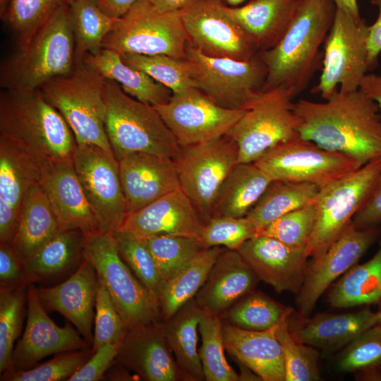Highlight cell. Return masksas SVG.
I'll list each match as a JSON object with an SVG mask.
<instances>
[{
	"label": "cell",
	"instance_id": "6da1fadb",
	"mask_svg": "<svg viewBox=\"0 0 381 381\" xmlns=\"http://www.w3.org/2000/svg\"><path fill=\"white\" fill-rule=\"evenodd\" d=\"M301 138L364 165L381 159V114L359 89L336 90L325 102H294Z\"/></svg>",
	"mask_w": 381,
	"mask_h": 381
},
{
	"label": "cell",
	"instance_id": "7a4b0ae2",
	"mask_svg": "<svg viewBox=\"0 0 381 381\" xmlns=\"http://www.w3.org/2000/svg\"><path fill=\"white\" fill-rule=\"evenodd\" d=\"M337 11L333 0H301L287 31L273 48L258 53L267 68L262 91L277 87L296 97L322 69L325 43Z\"/></svg>",
	"mask_w": 381,
	"mask_h": 381
},
{
	"label": "cell",
	"instance_id": "3957f363",
	"mask_svg": "<svg viewBox=\"0 0 381 381\" xmlns=\"http://www.w3.org/2000/svg\"><path fill=\"white\" fill-rule=\"evenodd\" d=\"M0 134L22 146L37 161L73 158L75 136L40 89L2 90Z\"/></svg>",
	"mask_w": 381,
	"mask_h": 381
},
{
	"label": "cell",
	"instance_id": "277c9868",
	"mask_svg": "<svg viewBox=\"0 0 381 381\" xmlns=\"http://www.w3.org/2000/svg\"><path fill=\"white\" fill-rule=\"evenodd\" d=\"M75 39L69 6L58 9L1 66L2 90H32L75 68Z\"/></svg>",
	"mask_w": 381,
	"mask_h": 381
},
{
	"label": "cell",
	"instance_id": "5b68a950",
	"mask_svg": "<svg viewBox=\"0 0 381 381\" xmlns=\"http://www.w3.org/2000/svg\"><path fill=\"white\" fill-rule=\"evenodd\" d=\"M105 128L117 160L133 152H148L174 159L181 147L154 106L126 94L105 79Z\"/></svg>",
	"mask_w": 381,
	"mask_h": 381
},
{
	"label": "cell",
	"instance_id": "8992f818",
	"mask_svg": "<svg viewBox=\"0 0 381 381\" xmlns=\"http://www.w3.org/2000/svg\"><path fill=\"white\" fill-rule=\"evenodd\" d=\"M104 84L105 79L80 63L70 73L48 80L40 89L63 116L78 145L113 152L105 128Z\"/></svg>",
	"mask_w": 381,
	"mask_h": 381
},
{
	"label": "cell",
	"instance_id": "52a82bcc",
	"mask_svg": "<svg viewBox=\"0 0 381 381\" xmlns=\"http://www.w3.org/2000/svg\"><path fill=\"white\" fill-rule=\"evenodd\" d=\"M188 36L179 11H159L148 0H138L104 37L102 48L119 53L186 58Z\"/></svg>",
	"mask_w": 381,
	"mask_h": 381
},
{
	"label": "cell",
	"instance_id": "ba28073f",
	"mask_svg": "<svg viewBox=\"0 0 381 381\" xmlns=\"http://www.w3.org/2000/svg\"><path fill=\"white\" fill-rule=\"evenodd\" d=\"M84 258L95 267L127 329L162 320L158 299L122 260L113 234L85 235Z\"/></svg>",
	"mask_w": 381,
	"mask_h": 381
},
{
	"label": "cell",
	"instance_id": "9c48e42d",
	"mask_svg": "<svg viewBox=\"0 0 381 381\" xmlns=\"http://www.w3.org/2000/svg\"><path fill=\"white\" fill-rule=\"evenodd\" d=\"M381 174V159L371 161L320 188L314 203L316 220L306 247L316 258L339 238L373 193Z\"/></svg>",
	"mask_w": 381,
	"mask_h": 381
},
{
	"label": "cell",
	"instance_id": "30bf717a",
	"mask_svg": "<svg viewBox=\"0 0 381 381\" xmlns=\"http://www.w3.org/2000/svg\"><path fill=\"white\" fill-rule=\"evenodd\" d=\"M293 92L282 86L262 91L226 134L238 147V162H255L276 145L299 135Z\"/></svg>",
	"mask_w": 381,
	"mask_h": 381
},
{
	"label": "cell",
	"instance_id": "8fae6325",
	"mask_svg": "<svg viewBox=\"0 0 381 381\" xmlns=\"http://www.w3.org/2000/svg\"><path fill=\"white\" fill-rule=\"evenodd\" d=\"M185 59L196 87L218 106L247 110L262 91L267 68L258 54L246 61L212 57L188 42Z\"/></svg>",
	"mask_w": 381,
	"mask_h": 381
},
{
	"label": "cell",
	"instance_id": "7c38bea8",
	"mask_svg": "<svg viewBox=\"0 0 381 381\" xmlns=\"http://www.w3.org/2000/svg\"><path fill=\"white\" fill-rule=\"evenodd\" d=\"M369 25L337 8L332 28L324 43V55L318 83L311 92L327 99L336 90L359 89L368 69Z\"/></svg>",
	"mask_w": 381,
	"mask_h": 381
},
{
	"label": "cell",
	"instance_id": "4fadbf2b",
	"mask_svg": "<svg viewBox=\"0 0 381 381\" xmlns=\"http://www.w3.org/2000/svg\"><path fill=\"white\" fill-rule=\"evenodd\" d=\"M180 188L206 222L225 179L238 162V147L228 135L181 147L174 159Z\"/></svg>",
	"mask_w": 381,
	"mask_h": 381
},
{
	"label": "cell",
	"instance_id": "5bb4252c",
	"mask_svg": "<svg viewBox=\"0 0 381 381\" xmlns=\"http://www.w3.org/2000/svg\"><path fill=\"white\" fill-rule=\"evenodd\" d=\"M255 163L273 181L308 183L323 188L363 165L298 135L272 147Z\"/></svg>",
	"mask_w": 381,
	"mask_h": 381
},
{
	"label": "cell",
	"instance_id": "9a60e30c",
	"mask_svg": "<svg viewBox=\"0 0 381 381\" xmlns=\"http://www.w3.org/2000/svg\"><path fill=\"white\" fill-rule=\"evenodd\" d=\"M73 162L100 231L111 234L119 231L127 212L119 161L114 152L94 145L77 144Z\"/></svg>",
	"mask_w": 381,
	"mask_h": 381
},
{
	"label": "cell",
	"instance_id": "2e32d148",
	"mask_svg": "<svg viewBox=\"0 0 381 381\" xmlns=\"http://www.w3.org/2000/svg\"><path fill=\"white\" fill-rule=\"evenodd\" d=\"M179 13L188 42L207 56L246 61L259 52L222 0H190Z\"/></svg>",
	"mask_w": 381,
	"mask_h": 381
},
{
	"label": "cell",
	"instance_id": "e0dca14e",
	"mask_svg": "<svg viewBox=\"0 0 381 381\" xmlns=\"http://www.w3.org/2000/svg\"><path fill=\"white\" fill-rule=\"evenodd\" d=\"M154 107L181 147L226 135L246 111L218 106L195 87Z\"/></svg>",
	"mask_w": 381,
	"mask_h": 381
},
{
	"label": "cell",
	"instance_id": "ac0fdd59",
	"mask_svg": "<svg viewBox=\"0 0 381 381\" xmlns=\"http://www.w3.org/2000/svg\"><path fill=\"white\" fill-rule=\"evenodd\" d=\"M380 234L379 226L359 229L351 222L326 251L308 262L296 300L301 315L308 316L312 312L323 293L358 263Z\"/></svg>",
	"mask_w": 381,
	"mask_h": 381
},
{
	"label": "cell",
	"instance_id": "d6986e66",
	"mask_svg": "<svg viewBox=\"0 0 381 381\" xmlns=\"http://www.w3.org/2000/svg\"><path fill=\"white\" fill-rule=\"evenodd\" d=\"M27 302L25 329L13 349L11 365L6 371L30 369L47 356L89 348L88 342L71 325L59 327L54 322L32 284L28 286Z\"/></svg>",
	"mask_w": 381,
	"mask_h": 381
},
{
	"label": "cell",
	"instance_id": "ffe728a7",
	"mask_svg": "<svg viewBox=\"0 0 381 381\" xmlns=\"http://www.w3.org/2000/svg\"><path fill=\"white\" fill-rule=\"evenodd\" d=\"M114 363L133 372L140 380H184L162 320L128 329Z\"/></svg>",
	"mask_w": 381,
	"mask_h": 381
},
{
	"label": "cell",
	"instance_id": "44dd1931",
	"mask_svg": "<svg viewBox=\"0 0 381 381\" xmlns=\"http://www.w3.org/2000/svg\"><path fill=\"white\" fill-rule=\"evenodd\" d=\"M37 162L40 171L39 183L61 229H78L84 235L102 232L76 174L73 158Z\"/></svg>",
	"mask_w": 381,
	"mask_h": 381
},
{
	"label": "cell",
	"instance_id": "7402d4cb",
	"mask_svg": "<svg viewBox=\"0 0 381 381\" xmlns=\"http://www.w3.org/2000/svg\"><path fill=\"white\" fill-rule=\"evenodd\" d=\"M40 176L36 159L0 134V243L11 244L25 200Z\"/></svg>",
	"mask_w": 381,
	"mask_h": 381
},
{
	"label": "cell",
	"instance_id": "603a6c76",
	"mask_svg": "<svg viewBox=\"0 0 381 381\" xmlns=\"http://www.w3.org/2000/svg\"><path fill=\"white\" fill-rule=\"evenodd\" d=\"M260 281L277 292L297 294L303 284L308 258L305 248H296L281 241L258 234L237 250Z\"/></svg>",
	"mask_w": 381,
	"mask_h": 381
},
{
	"label": "cell",
	"instance_id": "cb8c5ba5",
	"mask_svg": "<svg viewBox=\"0 0 381 381\" xmlns=\"http://www.w3.org/2000/svg\"><path fill=\"white\" fill-rule=\"evenodd\" d=\"M127 216L180 188L173 158L133 152L119 160Z\"/></svg>",
	"mask_w": 381,
	"mask_h": 381
},
{
	"label": "cell",
	"instance_id": "d4e9b609",
	"mask_svg": "<svg viewBox=\"0 0 381 381\" xmlns=\"http://www.w3.org/2000/svg\"><path fill=\"white\" fill-rule=\"evenodd\" d=\"M205 222L181 190H174L128 215L120 230L140 238L170 234L200 240Z\"/></svg>",
	"mask_w": 381,
	"mask_h": 381
},
{
	"label": "cell",
	"instance_id": "484cf974",
	"mask_svg": "<svg viewBox=\"0 0 381 381\" xmlns=\"http://www.w3.org/2000/svg\"><path fill=\"white\" fill-rule=\"evenodd\" d=\"M98 277L93 265L85 258L64 282L52 287L37 288L46 310L56 311L72 323L90 345L92 344L94 307Z\"/></svg>",
	"mask_w": 381,
	"mask_h": 381
},
{
	"label": "cell",
	"instance_id": "4316f807",
	"mask_svg": "<svg viewBox=\"0 0 381 381\" xmlns=\"http://www.w3.org/2000/svg\"><path fill=\"white\" fill-rule=\"evenodd\" d=\"M259 281L238 250L224 248L194 298L204 312L221 316Z\"/></svg>",
	"mask_w": 381,
	"mask_h": 381
},
{
	"label": "cell",
	"instance_id": "83f0119b",
	"mask_svg": "<svg viewBox=\"0 0 381 381\" xmlns=\"http://www.w3.org/2000/svg\"><path fill=\"white\" fill-rule=\"evenodd\" d=\"M277 325L264 331H253L223 322L225 351L260 380L285 381L282 346L275 333Z\"/></svg>",
	"mask_w": 381,
	"mask_h": 381
},
{
	"label": "cell",
	"instance_id": "f1b7e54d",
	"mask_svg": "<svg viewBox=\"0 0 381 381\" xmlns=\"http://www.w3.org/2000/svg\"><path fill=\"white\" fill-rule=\"evenodd\" d=\"M378 324L377 312L369 308L345 313H320L289 327L298 341L319 351L332 353L343 349L363 332Z\"/></svg>",
	"mask_w": 381,
	"mask_h": 381
},
{
	"label": "cell",
	"instance_id": "f546056e",
	"mask_svg": "<svg viewBox=\"0 0 381 381\" xmlns=\"http://www.w3.org/2000/svg\"><path fill=\"white\" fill-rule=\"evenodd\" d=\"M300 1L250 0L243 6H227V11L260 52L279 43L290 26Z\"/></svg>",
	"mask_w": 381,
	"mask_h": 381
},
{
	"label": "cell",
	"instance_id": "4dcf8cb0",
	"mask_svg": "<svg viewBox=\"0 0 381 381\" xmlns=\"http://www.w3.org/2000/svg\"><path fill=\"white\" fill-rule=\"evenodd\" d=\"M61 229L45 192L39 182L34 183L23 203L11 246L23 263Z\"/></svg>",
	"mask_w": 381,
	"mask_h": 381
},
{
	"label": "cell",
	"instance_id": "1f68e13d",
	"mask_svg": "<svg viewBox=\"0 0 381 381\" xmlns=\"http://www.w3.org/2000/svg\"><path fill=\"white\" fill-rule=\"evenodd\" d=\"M85 64L104 79L116 82L133 98L152 106L164 104L170 99L171 90L147 73L124 63L121 55L102 48L95 54L85 56Z\"/></svg>",
	"mask_w": 381,
	"mask_h": 381
},
{
	"label": "cell",
	"instance_id": "d6a6232c",
	"mask_svg": "<svg viewBox=\"0 0 381 381\" xmlns=\"http://www.w3.org/2000/svg\"><path fill=\"white\" fill-rule=\"evenodd\" d=\"M84 234L62 229L23 263L29 284L60 276L78 268L84 260Z\"/></svg>",
	"mask_w": 381,
	"mask_h": 381
},
{
	"label": "cell",
	"instance_id": "836d02e7",
	"mask_svg": "<svg viewBox=\"0 0 381 381\" xmlns=\"http://www.w3.org/2000/svg\"><path fill=\"white\" fill-rule=\"evenodd\" d=\"M202 313L193 298L173 316L162 320L168 344L184 380H205L197 349L198 325Z\"/></svg>",
	"mask_w": 381,
	"mask_h": 381
},
{
	"label": "cell",
	"instance_id": "e575fe53",
	"mask_svg": "<svg viewBox=\"0 0 381 381\" xmlns=\"http://www.w3.org/2000/svg\"><path fill=\"white\" fill-rule=\"evenodd\" d=\"M272 181L255 162L238 163L221 187L212 217H246Z\"/></svg>",
	"mask_w": 381,
	"mask_h": 381
},
{
	"label": "cell",
	"instance_id": "d590c367",
	"mask_svg": "<svg viewBox=\"0 0 381 381\" xmlns=\"http://www.w3.org/2000/svg\"><path fill=\"white\" fill-rule=\"evenodd\" d=\"M329 289L327 301L337 308L380 303L381 301V242L375 255L355 265Z\"/></svg>",
	"mask_w": 381,
	"mask_h": 381
},
{
	"label": "cell",
	"instance_id": "8d00e7d4",
	"mask_svg": "<svg viewBox=\"0 0 381 381\" xmlns=\"http://www.w3.org/2000/svg\"><path fill=\"white\" fill-rule=\"evenodd\" d=\"M319 190L308 183L273 181L246 217L258 234L279 217L313 202Z\"/></svg>",
	"mask_w": 381,
	"mask_h": 381
},
{
	"label": "cell",
	"instance_id": "74e56055",
	"mask_svg": "<svg viewBox=\"0 0 381 381\" xmlns=\"http://www.w3.org/2000/svg\"><path fill=\"white\" fill-rule=\"evenodd\" d=\"M224 249L221 246L202 249L183 269L166 282L159 298L162 320L171 318L195 298Z\"/></svg>",
	"mask_w": 381,
	"mask_h": 381
},
{
	"label": "cell",
	"instance_id": "f35d334b",
	"mask_svg": "<svg viewBox=\"0 0 381 381\" xmlns=\"http://www.w3.org/2000/svg\"><path fill=\"white\" fill-rule=\"evenodd\" d=\"M75 39V62H82L85 56L95 54L114 27L117 18L104 13L96 0H72L69 4Z\"/></svg>",
	"mask_w": 381,
	"mask_h": 381
},
{
	"label": "cell",
	"instance_id": "ab89813d",
	"mask_svg": "<svg viewBox=\"0 0 381 381\" xmlns=\"http://www.w3.org/2000/svg\"><path fill=\"white\" fill-rule=\"evenodd\" d=\"M292 312L290 307L254 290L235 303L220 317L223 322L237 328L264 331L275 327Z\"/></svg>",
	"mask_w": 381,
	"mask_h": 381
},
{
	"label": "cell",
	"instance_id": "60d3db41",
	"mask_svg": "<svg viewBox=\"0 0 381 381\" xmlns=\"http://www.w3.org/2000/svg\"><path fill=\"white\" fill-rule=\"evenodd\" d=\"M337 369L361 381H381V325L369 328L342 349Z\"/></svg>",
	"mask_w": 381,
	"mask_h": 381
},
{
	"label": "cell",
	"instance_id": "b9f144b4",
	"mask_svg": "<svg viewBox=\"0 0 381 381\" xmlns=\"http://www.w3.org/2000/svg\"><path fill=\"white\" fill-rule=\"evenodd\" d=\"M198 330L202 341L198 352L205 380H240L239 375L229 364L224 355L223 321L221 317L203 311Z\"/></svg>",
	"mask_w": 381,
	"mask_h": 381
},
{
	"label": "cell",
	"instance_id": "7bdbcfd3",
	"mask_svg": "<svg viewBox=\"0 0 381 381\" xmlns=\"http://www.w3.org/2000/svg\"><path fill=\"white\" fill-rule=\"evenodd\" d=\"M113 236L122 260L159 301L167 281L160 273L144 239L124 230H119Z\"/></svg>",
	"mask_w": 381,
	"mask_h": 381
},
{
	"label": "cell",
	"instance_id": "ee69618b",
	"mask_svg": "<svg viewBox=\"0 0 381 381\" xmlns=\"http://www.w3.org/2000/svg\"><path fill=\"white\" fill-rule=\"evenodd\" d=\"M72 0H12L2 19L15 37L18 47L25 44L33 35L60 8Z\"/></svg>",
	"mask_w": 381,
	"mask_h": 381
},
{
	"label": "cell",
	"instance_id": "f6af8a7d",
	"mask_svg": "<svg viewBox=\"0 0 381 381\" xmlns=\"http://www.w3.org/2000/svg\"><path fill=\"white\" fill-rule=\"evenodd\" d=\"M143 239L166 281L205 248L200 239L186 236L164 234Z\"/></svg>",
	"mask_w": 381,
	"mask_h": 381
},
{
	"label": "cell",
	"instance_id": "bcb514c9",
	"mask_svg": "<svg viewBox=\"0 0 381 381\" xmlns=\"http://www.w3.org/2000/svg\"><path fill=\"white\" fill-rule=\"evenodd\" d=\"M289 318L280 321L275 330L283 353L285 381L319 380L320 351L297 341L292 336L289 329Z\"/></svg>",
	"mask_w": 381,
	"mask_h": 381
},
{
	"label": "cell",
	"instance_id": "7dc6e473",
	"mask_svg": "<svg viewBox=\"0 0 381 381\" xmlns=\"http://www.w3.org/2000/svg\"><path fill=\"white\" fill-rule=\"evenodd\" d=\"M124 63L141 71L156 81L169 88L172 93L195 87L186 59H179L167 55H121Z\"/></svg>",
	"mask_w": 381,
	"mask_h": 381
},
{
	"label": "cell",
	"instance_id": "c3c4849f",
	"mask_svg": "<svg viewBox=\"0 0 381 381\" xmlns=\"http://www.w3.org/2000/svg\"><path fill=\"white\" fill-rule=\"evenodd\" d=\"M28 285L0 289V372L10 368L14 342L22 327Z\"/></svg>",
	"mask_w": 381,
	"mask_h": 381
},
{
	"label": "cell",
	"instance_id": "681fc988",
	"mask_svg": "<svg viewBox=\"0 0 381 381\" xmlns=\"http://www.w3.org/2000/svg\"><path fill=\"white\" fill-rule=\"evenodd\" d=\"M91 349L58 353L49 361L27 370L5 371L1 380L59 381L68 380L90 358Z\"/></svg>",
	"mask_w": 381,
	"mask_h": 381
},
{
	"label": "cell",
	"instance_id": "f907efd6",
	"mask_svg": "<svg viewBox=\"0 0 381 381\" xmlns=\"http://www.w3.org/2000/svg\"><path fill=\"white\" fill-rule=\"evenodd\" d=\"M315 220L316 208L313 201L279 217L258 234L272 237L293 248L306 249Z\"/></svg>",
	"mask_w": 381,
	"mask_h": 381
},
{
	"label": "cell",
	"instance_id": "816d5d0a",
	"mask_svg": "<svg viewBox=\"0 0 381 381\" xmlns=\"http://www.w3.org/2000/svg\"><path fill=\"white\" fill-rule=\"evenodd\" d=\"M256 235V231L246 217H213L205 224L200 241L205 248L224 246L237 250L247 240Z\"/></svg>",
	"mask_w": 381,
	"mask_h": 381
},
{
	"label": "cell",
	"instance_id": "f5cc1de1",
	"mask_svg": "<svg viewBox=\"0 0 381 381\" xmlns=\"http://www.w3.org/2000/svg\"><path fill=\"white\" fill-rule=\"evenodd\" d=\"M127 329L107 288L98 278L92 352L104 344L121 341Z\"/></svg>",
	"mask_w": 381,
	"mask_h": 381
},
{
	"label": "cell",
	"instance_id": "db71d44e",
	"mask_svg": "<svg viewBox=\"0 0 381 381\" xmlns=\"http://www.w3.org/2000/svg\"><path fill=\"white\" fill-rule=\"evenodd\" d=\"M122 341V340H121ZM121 341L109 343L92 353L88 361L68 381H98L104 375L116 357Z\"/></svg>",
	"mask_w": 381,
	"mask_h": 381
},
{
	"label": "cell",
	"instance_id": "11a10c76",
	"mask_svg": "<svg viewBox=\"0 0 381 381\" xmlns=\"http://www.w3.org/2000/svg\"><path fill=\"white\" fill-rule=\"evenodd\" d=\"M1 287L16 289L29 285L23 265L11 244L0 243Z\"/></svg>",
	"mask_w": 381,
	"mask_h": 381
},
{
	"label": "cell",
	"instance_id": "9f6ffc18",
	"mask_svg": "<svg viewBox=\"0 0 381 381\" xmlns=\"http://www.w3.org/2000/svg\"><path fill=\"white\" fill-rule=\"evenodd\" d=\"M352 223L359 229L377 226L381 224V174L373 193L354 216Z\"/></svg>",
	"mask_w": 381,
	"mask_h": 381
},
{
	"label": "cell",
	"instance_id": "6f0895ef",
	"mask_svg": "<svg viewBox=\"0 0 381 381\" xmlns=\"http://www.w3.org/2000/svg\"><path fill=\"white\" fill-rule=\"evenodd\" d=\"M370 3L377 6L378 14L372 25H369L368 37V69L373 70L378 64V58L381 54V0H370Z\"/></svg>",
	"mask_w": 381,
	"mask_h": 381
},
{
	"label": "cell",
	"instance_id": "680465c9",
	"mask_svg": "<svg viewBox=\"0 0 381 381\" xmlns=\"http://www.w3.org/2000/svg\"><path fill=\"white\" fill-rule=\"evenodd\" d=\"M359 90L377 104L381 113V74L367 73Z\"/></svg>",
	"mask_w": 381,
	"mask_h": 381
},
{
	"label": "cell",
	"instance_id": "91938a15",
	"mask_svg": "<svg viewBox=\"0 0 381 381\" xmlns=\"http://www.w3.org/2000/svg\"><path fill=\"white\" fill-rule=\"evenodd\" d=\"M101 10L114 18L123 16L138 0H96Z\"/></svg>",
	"mask_w": 381,
	"mask_h": 381
},
{
	"label": "cell",
	"instance_id": "94428289",
	"mask_svg": "<svg viewBox=\"0 0 381 381\" xmlns=\"http://www.w3.org/2000/svg\"><path fill=\"white\" fill-rule=\"evenodd\" d=\"M128 371L124 366L113 363L106 372L104 378L109 380H140L137 375H131Z\"/></svg>",
	"mask_w": 381,
	"mask_h": 381
},
{
	"label": "cell",
	"instance_id": "6125c7cd",
	"mask_svg": "<svg viewBox=\"0 0 381 381\" xmlns=\"http://www.w3.org/2000/svg\"><path fill=\"white\" fill-rule=\"evenodd\" d=\"M159 11L164 12L180 11L190 0H148Z\"/></svg>",
	"mask_w": 381,
	"mask_h": 381
},
{
	"label": "cell",
	"instance_id": "be15d7a7",
	"mask_svg": "<svg viewBox=\"0 0 381 381\" xmlns=\"http://www.w3.org/2000/svg\"><path fill=\"white\" fill-rule=\"evenodd\" d=\"M337 8L355 18H361L357 0H333Z\"/></svg>",
	"mask_w": 381,
	"mask_h": 381
},
{
	"label": "cell",
	"instance_id": "e7e4bbea",
	"mask_svg": "<svg viewBox=\"0 0 381 381\" xmlns=\"http://www.w3.org/2000/svg\"><path fill=\"white\" fill-rule=\"evenodd\" d=\"M12 0H0V17L2 20Z\"/></svg>",
	"mask_w": 381,
	"mask_h": 381
},
{
	"label": "cell",
	"instance_id": "03108f58",
	"mask_svg": "<svg viewBox=\"0 0 381 381\" xmlns=\"http://www.w3.org/2000/svg\"><path fill=\"white\" fill-rule=\"evenodd\" d=\"M226 5L229 6H238L247 0H222Z\"/></svg>",
	"mask_w": 381,
	"mask_h": 381
},
{
	"label": "cell",
	"instance_id": "003e7915",
	"mask_svg": "<svg viewBox=\"0 0 381 381\" xmlns=\"http://www.w3.org/2000/svg\"><path fill=\"white\" fill-rule=\"evenodd\" d=\"M379 304H380V308L377 312L378 314V324L381 325V301Z\"/></svg>",
	"mask_w": 381,
	"mask_h": 381
}]
</instances>
